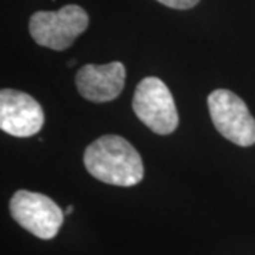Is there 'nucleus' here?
Returning <instances> with one entry per match:
<instances>
[{"instance_id":"9","label":"nucleus","mask_w":255,"mask_h":255,"mask_svg":"<svg viewBox=\"0 0 255 255\" xmlns=\"http://www.w3.org/2000/svg\"><path fill=\"white\" fill-rule=\"evenodd\" d=\"M73 210H74L73 206H68L67 210H65V214H71V213H73Z\"/></svg>"},{"instance_id":"8","label":"nucleus","mask_w":255,"mask_h":255,"mask_svg":"<svg viewBox=\"0 0 255 255\" xmlns=\"http://www.w3.org/2000/svg\"><path fill=\"white\" fill-rule=\"evenodd\" d=\"M159 3H162L164 6L176 10H187L194 7L196 4H199L200 0H156Z\"/></svg>"},{"instance_id":"6","label":"nucleus","mask_w":255,"mask_h":255,"mask_svg":"<svg viewBox=\"0 0 255 255\" xmlns=\"http://www.w3.org/2000/svg\"><path fill=\"white\" fill-rule=\"evenodd\" d=\"M44 125L41 105L26 92L3 88L0 91V128L16 137L36 135Z\"/></svg>"},{"instance_id":"7","label":"nucleus","mask_w":255,"mask_h":255,"mask_svg":"<svg viewBox=\"0 0 255 255\" xmlns=\"http://www.w3.org/2000/svg\"><path fill=\"white\" fill-rule=\"evenodd\" d=\"M127 70L119 61L85 64L75 74V85L82 98L95 104L110 102L118 98L125 87Z\"/></svg>"},{"instance_id":"2","label":"nucleus","mask_w":255,"mask_h":255,"mask_svg":"<svg viewBox=\"0 0 255 255\" xmlns=\"http://www.w3.org/2000/svg\"><path fill=\"white\" fill-rule=\"evenodd\" d=\"M88 23V14L81 6L67 4L57 11H36L30 17L28 31L38 46L63 51L73 46Z\"/></svg>"},{"instance_id":"1","label":"nucleus","mask_w":255,"mask_h":255,"mask_svg":"<svg viewBox=\"0 0 255 255\" xmlns=\"http://www.w3.org/2000/svg\"><path fill=\"white\" fill-rule=\"evenodd\" d=\"M85 169L100 182L130 187L143 180V162L136 149L119 135H104L87 146Z\"/></svg>"},{"instance_id":"5","label":"nucleus","mask_w":255,"mask_h":255,"mask_svg":"<svg viewBox=\"0 0 255 255\" xmlns=\"http://www.w3.org/2000/svg\"><path fill=\"white\" fill-rule=\"evenodd\" d=\"M9 210L18 226L41 240L54 238L64 223L63 210L41 193L17 190L10 199Z\"/></svg>"},{"instance_id":"3","label":"nucleus","mask_w":255,"mask_h":255,"mask_svg":"<svg viewBox=\"0 0 255 255\" xmlns=\"http://www.w3.org/2000/svg\"><path fill=\"white\" fill-rule=\"evenodd\" d=\"M132 108L139 121L157 135H170L179 127L173 95L157 77H146L137 84Z\"/></svg>"},{"instance_id":"4","label":"nucleus","mask_w":255,"mask_h":255,"mask_svg":"<svg viewBox=\"0 0 255 255\" xmlns=\"http://www.w3.org/2000/svg\"><path fill=\"white\" fill-rule=\"evenodd\" d=\"M213 125L221 136L243 147L255 145V118L238 95L228 90H214L207 97Z\"/></svg>"}]
</instances>
